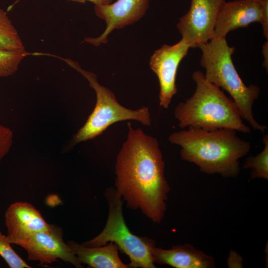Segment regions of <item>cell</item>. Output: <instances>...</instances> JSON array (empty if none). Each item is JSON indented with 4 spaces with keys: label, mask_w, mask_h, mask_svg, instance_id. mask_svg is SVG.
I'll return each instance as SVG.
<instances>
[{
    "label": "cell",
    "mask_w": 268,
    "mask_h": 268,
    "mask_svg": "<svg viewBox=\"0 0 268 268\" xmlns=\"http://www.w3.org/2000/svg\"><path fill=\"white\" fill-rule=\"evenodd\" d=\"M225 0H191L188 12L177 25L182 38L191 48H198L214 36L219 10Z\"/></svg>",
    "instance_id": "cell-7"
},
{
    "label": "cell",
    "mask_w": 268,
    "mask_h": 268,
    "mask_svg": "<svg viewBox=\"0 0 268 268\" xmlns=\"http://www.w3.org/2000/svg\"><path fill=\"white\" fill-rule=\"evenodd\" d=\"M69 66L80 73L95 90L96 101L95 107L83 126L73 135L67 146L70 149L80 142L93 139L102 134L109 126L117 122L134 120L149 126L151 124V114L147 107L132 110L121 105L115 94L101 85L96 75L82 68L76 62L61 58Z\"/></svg>",
    "instance_id": "cell-5"
},
{
    "label": "cell",
    "mask_w": 268,
    "mask_h": 268,
    "mask_svg": "<svg viewBox=\"0 0 268 268\" xmlns=\"http://www.w3.org/2000/svg\"><path fill=\"white\" fill-rule=\"evenodd\" d=\"M29 53L25 50H9L0 49V78L14 74L23 60Z\"/></svg>",
    "instance_id": "cell-17"
},
{
    "label": "cell",
    "mask_w": 268,
    "mask_h": 268,
    "mask_svg": "<svg viewBox=\"0 0 268 268\" xmlns=\"http://www.w3.org/2000/svg\"><path fill=\"white\" fill-rule=\"evenodd\" d=\"M262 54L264 58L263 66L268 70V42L266 41L262 46Z\"/></svg>",
    "instance_id": "cell-22"
},
{
    "label": "cell",
    "mask_w": 268,
    "mask_h": 268,
    "mask_svg": "<svg viewBox=\"0 0 268 268\" xmlns=\"http://www.w3.org/2000/svg\"><path fill=\"white\" fill-rule=\"evenodd\" d=\"M109 207V216L103 231L96 237L81 244L89 247L115 243L130 259L129 268H155L151 254L154 241L141 238L131 233L123 215L122 198L116 189L109 188L105 191Z\"/></svg>",
    "instance_id": "cell-6"
},
{
    "label": "cell",
    "mask_w": 268,
    "mask_h": 268,
    "mask_svg": "<svg viewBox=\"0 0 268 268\" xmlns=\"http://www.w3.org/2000/svg\"><path fill=\"white\" fill-rule=\"evenodd\" d=\"M149 0H117L110 4L94 5L96 15L104 20L106 27L98 37L84 38V41L95 46L108 41L114 30L123 28L138 21L146 13Z\"/></svg>",
    "instance_id": "cell-10"
},
{
    "label": "cell",
    "mask_w": 268,
    "mask_h": 268,
    "mask_svg": "<svg viewBox=\"0 0 268 268\" xmlns=\"http://www.w3.org/2000/svg\"><path fill=\"white\" fill-rule=\"evenodd\" d=\"M67 244L81 263L93 268H127L120 260L117 246L110 242L106 246L89 247L69 241Z\"/></svg>",
    "instance_id": "cell-14"
},
{
    "label": "cell",
    "mask_w": 268,
    "mask_h": 268,
    "mask_svg": "<svg viewBox=\"0 0 268 268\" xmlns=\"http://www.w3.org/2000/svg\"><path fill=\"white\" fill-rule=\"evenodd\" d=\"M61 227L51 225L45 231L38 232L20 243L19 246L25 250L28 259L41 264H50L61 259L77 268L83 267L63 238Z\"/></svg>",
    "instance_id": "cell-9"
},
{
    "label": "cell",
    "mask_w": 268,
    "mask_h": 268,
    "mask_svg": "<svg viewBox=\"0 0 268 268\" xmlns=\"http://www.w3.org/2000/svg\"><path fill=\"white\" fill-rule=\"evenodd\" d=\"M5 224L9 242L18 246L33 235L49 229L51 225L32 204L19 201L11 204L7 208Z\"/></svg>",
    "instance_id": "cell-11"
},
{
    "label": "cell",
    "mask_w": 268,
    "mask_h": 268,
    "mask_svg": "<svg viewBox=\"0 0 268 268\" xmlns=\"http://www.w3.org/2000/svg\"><path fill=\"white\" fill-rule=\"evenodd\" d=\"M0 256L10 268H29L27 264L11 246L6 235L0 231Z\"/></svg>",
    "instance_id": "cell-18"
},
{
    "label": "cell",
    "mask_w": 268,
    "mask_h": 268,
    "mask_svg": "<svg viewBox=\"0 0 268 268\" xmlns=\"http://www.w3.org/2000/svg\"><path fill=\"white\" fill-rule=\"evenodd\" d=\"M263 35L268 39V0H261V22Z\"/></svg>",
    "instance_id": "cell-20"
},
{
    "label": "cell",
    "mask_w": 268,
    "mask_h": 268,
    "mask_svg": "<svg viewBox=\"0 0 268 268\" xmlns=\"http://www.w3.org/2000/svg\"><path fill=\"white\" fill-rule=\"evenodd\" d=\"M0 49L25 50L19 33L7 12L0 8Z\"/></svg>",
    "instance_id": "cell-15"
},
{
    "label": "cell",
    "mask_w": 268,
    "mask_h": 268,
    "mask_svg": "<svg viewBox=\"0 0 268 268\" xmlns=\"http://www.w3.org/2000/svg\"><path fill=\"white\" fill-rule=\"evenodd\" d=\"M127 137L117 157L116 190L133 209L155 223L162 219L170 191L157 139L128 123Z\"/></svg>",
    "instance_id": "cell-1"
},
{
    "label": "cell",
    "mask_w": 268,
    "mask_h": 268,
    "mask_svg": "<svg viewBox=\"0 0 268 268\" xmlns=\"http://www.w3.org/2000/svg\"><path fill=\"white\" fill-rule=\"evenodd\" d=\"M190 48L181 38L173 45H163L150 57V67L156 74L159 83V105L164 109L168 108L177 92L176 78L178 68Z\"/></svg>",
    "instance_id": "cell-8"
},
{
    "label": "cell",
    "mask_w": 268,
    "mask_h": 268,
    "mask_svg": "<svg viewBox=\"0 0 268 268\" xmlns=\"http://www.w3.org/2000/svg\"><path fill=\"white\" fill-rule=\"evenodd\" d=\"M169 142L181 147L180 156L208 174L224 178L236 177L240 172L239 159L250 150L249 141L230 129L206 131L188 127L171 133Z\"/></svg>",
    "instance_id": "cell-2"
},
{
    "label": "cell",
    "mask_w": 268,
    "mask_h": 268,
    "mask_svg": "<svg viewBox=\"0 0 268 268\" xmlns=\"http://www.w3.org/2000/svg\"><path fill=\"white\" fill-rule=\"evenodd\" d=\"M73 2L84 3L86 1H89L93 3L94 5H105L110 4L113 2V0H67Z\"/></svg>",
    "instance_id": "cell-21"
},
{
    "label": "cell",
    "mask_w": 268,
    "mask_h": 268,
    "mask_svg": "<svg viewBox=\"0 0 268 268\" xmlns=\"http://www.w3.org/2000/svg\"><path fill=\"white\" fill-rule=\"evenodd\" d=\"M154 263L168 265L176 268H211L214 260L190 244L173 246L170 249L151 247Z\"/></svg>",
    "instance_id": "cell-13"
},
{
    "label": "cell",
    "mask_w": 268,
    "mask_h": 268,
    "mask_svg": "<svg viewBox=\"0 0 268 268\" xmlns=\"http://www.w3.org/2000/svg\"><path fill=\"white\" fill-rule=\"evenodd\" d=\"M13 138L12 131L9 128L0 124V163L10 151Z\"/></svg>",
    "instance_id": "cell-19"
},
{
    "label": "cell",
    "mask_w": 268,
    "mask_h": 268,
    "mask_svg": "<svg viewBox=\"0 0 268 268\" xmlns=\"http://www.w3.org/2000/svg\"><path fill=\"white\" fill-rule=\"evenodd\" d=\"M263 150L255 156H250L245 161L244 169H250L251 178L268 179V134L263 138Z\"/></svg>",
    "instance_id": "cell-16"
},
{
    "label": "cell",
    "mask_w": 268,
    "mask_h": 268,
    "mask_svg": "<svg viewBox=\"0 0 268 268\" xmlns=\"http://www.w3.org/2000/svg\"><path fill=\"white\" fill-rule=\"evenodd\" d=\"M192 78L196 84L195 92L185 102L179 103L174 111L180 128L193 127L206 131L225 129L251 133L232 98L208 81L201 71L194 72Z\"/></svg>",
    "instance_id": "cell-3"
},
{
    "label": "cell",
    "mask_w": 268,
    "mask_h": 268,
    "mask_svg": "<svg viewBox=\"0 0 268 268\" xmlns=\"http://www.w3.org/2000/svg\"><path fill=\"white\" fill-rule=\"evenodd\" d=\"M198 48L201 51L200 64L205 69V78L226 90L238 107L242 119L264 134L267 127L258 122L253 112L260 89L256 85L247 86L240 77L232 60L235 48L228 45L226 38H214Z\"/></svg>",
    "instance_id": "cell-4"
},
{
    "label": "cell",
    "mask_w": 268,
    "mask_h": 268,
    "mask_svg": "<svg viewBox=\"0 0 268 268\" xmlns=\"http://www.w3.org/2000/svg\"><path fill=\"white\" fill-rule=\"evenodd\" d=\"M260 22L261 0L225 1L217 15L213 38H226L230 31Z\"/></svg>",
    "instance_id": "cell-12"
}]
</instances>
